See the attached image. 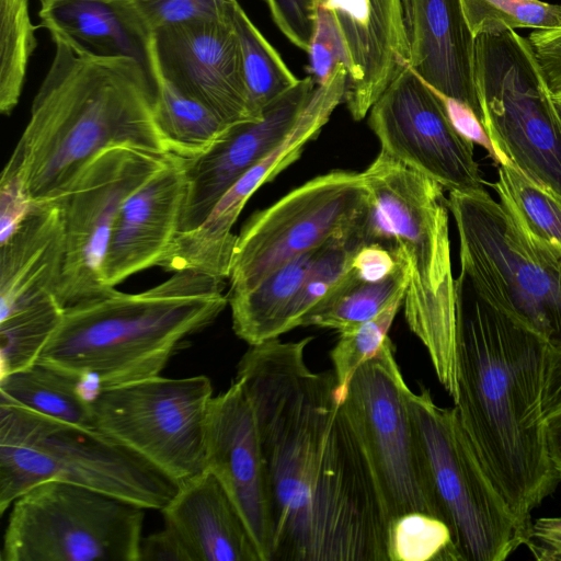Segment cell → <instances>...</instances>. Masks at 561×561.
Here are the masks:
<instances>
[{
	"instance_id": "obj_20",
	"label": "cell",
	"mask_w": 561,
	"mask_h": 561,
	"mask_svg": "<svg viewBox=\"0 0 561 561\" xmlns=\"http://www.w3.org/2000/svg\"><path fill=\"white\" fill-rule=\"evenodd\" d=\"M185 195L183 158L171 156L125 199L115 219L104 261L103 277L108 288L159 265L180 232Z\"/></svg>"
},
{
	"instance_id": "obj_31",
	"label": "cell",
	"mask_w": 561,
	"mask_h": 561,
	"mask_svg": "<svg viewBox=\"0 0 561 561\" xmlns=\"http://www.w3.org/2000/svg\"><path fill=\"white\" fill-rule=\"evenodd\" d=\"M365 220L350 233L333 238L317 250L299 291L279 320L277 337L300 327L304 318L348 277L353 255L366 243Z\"/></svg>"
},
{
	"instance_id": "obj_4",
	"label": "cell",
	"mask_w": 561,
	"mask_h": 561,
	"mask_svg": "<svg viewBox=\"0 0 561 561\" xmlns=\"http://www.w3.org/2000/svg\"><path fill=\"white\" fill-rule=\"evenodd\" d=\"M226 279L175 272L140 293L112 290L65 307L37 363L106 388L159 376L228 305Z\"/></svg>"
},
{
	"instance_id": "obj_44",
	"label": "cell",
	"mask_w": 561,
	"mask_h": 561,
	"mask_svg": "<svg viewBox=\"0 0 561 561\" xmlns=\"http://www.w3.org/2000/svg\"><path fill=\"white\" fill-rule=\"evenodd\" d=\"M539 561H561V516L533 520L525 543Z\"/></svg>"
},
{
	"instance_id": "obj_46",
	"label": "cell",
	"mask_w": 561,
	"mask_h": 561,
	"mask_svg": "<svg viewBox=\"0 0 561 561\" xmlns=\"http://www.w3.org/2000/svg\"><path fill=\"white\" fill-rule=\"evenodd\" d=\"M542 404L546 419L561 412V348L550 346L545 373Z\"/></svg>"
},
{
	"instance_id": "obj_8",
	"label": "cell",
	"mask_w": 561,
	"mask_h": 561,
	"mask_svg": "<svg viewBox=\"0 0 561 561\" xmlns=\"http://www.w3.org/2000/svg\"><path fill=\"white\" fill-rule=\"evenodd\" d=\"M407 404L456 561L507 559L526 543L530 526L501 494L455 408L436 404L425 386L417 393L409 389Z\"/></svg>"
},
{
	"instance_id": "obj_37",
	"label": "cell",
	"mask_w": 561,
	"mask_h": 561,
	"mask_svg": "<svg viewBox=\"0 0 561 561\" xmlns=\"http://www.w3.org/2000/svg\"><path fill=\"white\" fill-rule=\"evenodd\" d=\"M390 561H456L448 526L422 512L400 516L391 526Z\"/></svg>"
},
{
	"instance_id": "obj_39",
	"label": "cell",
	"mask_w": 561,
	"mask_h": 561,
	"mask_svg": "<svg viewBox=\"0 0 561 561\" xmlns=\"http://www.w3.org/2000/svg\"><path fill=\"white\" fill-rule=\"evenodd\" d=\"M309 72L316 84L331 77L339 64L346 67L347 55L337 25L329 11L316 5L313 34L307 51Z\"/></svg>"
},
{
	"instance_id": "obj_32",
	"label": "cell",
	"mask_w": 561,
	"mask_h": 561,
	"mask_svg": "<svg viewBox=\"0 0 561 561\" xmlns=\"http://www.w3.org/2000/svg\"><path fill=\"white\" fill-rule=\"evenodd\" d=\"M491 187L513 219L533 234L561 245V195L511 163L499 164Z\"/></svg>"
},
{
	"instance_id": "obj_21",
	"label": "cell",
	"mask_w": 561,
	"mask_h": 561,
	"mask_svg": "<svg viewBox=\"0 0 561 561\" xmlns=\"http://www.w3.org/2000/svg\"><path fill=\"white\" fill-rule=\"evenodd\" d=\"M409 67L431 88L472 108L481 121L474 83L476 38L460 0H401Z\"/></svg>"
},
{
	"instance_id": "obj_47",
	"label": "cell",
	"mask_w": 561,
	"mask_h": 561,
	"mask_svg": "<svg viewBox=\"0 0 561 561\" xmlns=\"http://www.w3.org/2000/svg\"><path fill=\"white\" fill-rule=\"evenodd\" d=\"M547 443L551 462L561 480V412L547 419Z\"/></svg>"
},
{
	"instance_id": "obj_42",
	"label": "cell",
	"mask_w": 561,
	"mask_h": 561,
	"mask_svg": "<svg viewBox=\"0 0 561 561\" xmlns=\"http://www.w3.org/2000/svg\"><path fill=\"white\" fill-rule=\"evenodd\" d=\"M430 87V85H428ZM431 88V87H430ZM440 100L446 114L455 129L473 145L482 147L497 162L493 145L479 117L467 104L447 96L431 88Z\"/></svg>"
},
{
	"instance_id": "obj_13",
	"label": "cell",
	"mask_w": 561,
	"mask_h": 561,
	"mask_svg": "<svg viewBox=\"0 0 561 561\" xmlns=\"http://www.w3.org/2000/svg\"><path fill=\"white\" fill-rule=\"evenodd\" d=\"M409 389L388 336L378 353L357 368L343 401L367 454L391 526L411 512L442 519L409 413Z\"/></svg>"
},
{
	"instance_id": "obj_2",
	"label": "cell",
	"mask_w": 561,
	"mask_h": 561,
	"mask_svg": "<svg viewBox=\"0 0 561 561\" xmlns=\"http://www.w3.org/2000/svg\"><path fill=\"white\" fill-rule=\"evenodd\" d=\"M459 422L512 511L531 513L560 480L549 455L543 382L550 344L456 278Z\"/></svg>"
},
{
	"instance_id": "obj_23",
	"label": "cell",
	"mask_w": 561,
	"mask_h": 561,
	"mask_svg": "<svg viewBox=\"0 0 561 561\" xmlns=\"http://www.w3.org/2000/svg\"><path fill=\"white\" fill-rule=\"evenodd\" d=\"M161 512L190 561H263L239 510L208 470L181 483Z\"/></svg>"
},
{
	"instance_id": "obj_38",
	"label": "cell",
	"mask_w": 561,
	"mask_h": 561,
	"mask_svg": "<svg viewBox=\"0 0 561 561\" xmlns=\"http://www.w3.org/2000/svg\"><path fill=\"white\" fill-rule=\"evenodd\" d=\"M141 26L154 31L213 20L230 13L238 0H125Z\"/></svg>"
},
{
	"instance_id": "obj_7",
	"label": "cell",
	"mask_w": 561,
	"mask_h": 561,
	"mask_svg": "<svg viewBox=\"0 0 561 561\" xmlns=\"http://www.w3.org/2000/svg\"><path fill=\"white\" fill-rule=\"evenodd\" d=\"M460 274L486 301L561 348V245L517 224L486 190L449 192Z\"/></svg>"
},
{
	"instance_id": "obj_9",
	"label": "cell",
	"mask_w": 561,
	"mask_h": 561,
	"mask_svg": "<svg viewBox=\"0 0 561 561\" xmlns=\"http://www.w3.org/2000/svg\"><path fill=\"white\" fill-rule=\"evenodd\" d=\"M474 83L497 163L561 195V125L528 37L516 31L476 37Z\"/></svg>"
},
{
	"instance_id": "obj_12",
	"label": "cell",
	"mask_w": 561,
	"mask_h": 561,
	"mask_svg": "<svg viewBox=\"0 0 561 561\" xmlns=\"http://www.w3.org/2000/svg\"><path fill=\"white\" fill-rule=\"evenodd\" d=\"M368 207L362 173L334 170L254 213L237 234L227 295L248 291L287 261L350 233Z\"/></svg>"
},
{
	"instance_id": "obj_14",
	"label": "cell",
	"mask_w": 561,
	"mask_h": 561,
	"mask_svg": "<svg viewBox=\"0 0 561 561\" xmlns=\"http://www.w3.org/2000/svg\"><path fill=\"white\" fill-rule=\"evenodd\" d=\"M172 154L112 147L82 171L65 206L66 257L58 299L64 307L103 295V267L112 229L125 199Z\"/></svg>"
},
{
	"instance_id": "obj_29",
	"label": "cell",
	"mask_w": 561,
	"mask_h": 561,
	"mask_svg": "<svg viewBox=\"0 0 561 561\" xmlns=\"http://www.w3.org/2000/svg\"><path fill=\"white\" fill-rule=\"evenodd\" d=\"M405 289L404 265L378 282L363 280L352 268L348 277L304 318L300 327L316 325L340 333L352 330L377 317Z\"/></svg>"
},
{
	"instance_id": "obj_35",
	"label": "cell",
	"mask_w": 561,
	"mask_h": 561,
	"mask_svg": "<svg viewBox=\"0 0 561 561\" xmlns=\"http://www.w3.org/2000/svg\"><path fill=\"white\" fill-rule=\"evenodd\" d=\"M471 34L497 35L507 31H545L561 25V5L542 0H460Z\"/></svg>"
},
{
	"instance_id": "obj_6",
	"label": "cell",
	"mask_w": 561,
	"mask_h": 561,
	"mask_svg": "<svg viewBox=\"0 0 561 561\" xmlns=\"http://www.w3.org/2000/svg\"><path fill=\"white\" fill-rule=\"evenodd\" d=\"M100 491L162 511L180 483L102 433L0 402V513L45 481Z\"/></svg>"
},
{
	"instance_id": "obj_28",
	"label": "cell",
	"mask_w": 561,
	"mask_h": 561,
	"mask_svg": "<svg viewBox=\"0 0 561 561\" xmlns=\"http://www.w3.org/2000/svg\"><path fill=\"white\" fill-rule=\"evenodd\" d=\"M156 119L168 151L194 159L208 151L231 126L202 102L154 75Z\"/></svg>"
},
{
	"instance_id": "obj_22",
	"label": "cell",
	"mask_w": 561,
	"mask_h": 561,
	"mask_svg": "<svg viewBox=\"0 0 561 561\" xmlns=\"http://www.w3.org/2000/svg\"><path fill=\"white\" fill-rule=\"evenodd\" d=\"M65 257L62 199L32 204L13 232L0 242V318L58 298Z\"/></svg>"
},
{
	"instance_id": "obj_17",
	"label": "cell",
	"mask_w": 561,
	"mask_h": 561,
	"mask_svg": "<svg viewBox=\"0 0 561 561\" xmlns=\"http://www.w3.org/2000/svg\"><path fill=\"white\" fill-rule=\"evenodd\" d=\"M316 85L310 76L299 79L264 110L261 119L231 125L204 154L183 159L186 195L180 232L198 227L220 197L286 138Z\"/></svg>"
},
{
	"instance_id": "obj_18",
	"label": "cell",
	"mask_w": 561,
	"mask_h": 561,
	"mask_svg": "<svg viewBox=\"0 0 561 561\" xmlns=\"http://www.w3.org/2000/svg\"><path fill=\"white\" fill-rule=\"evenodd\" d=\"M206 470L222 484L270 561L271 519L265 462L252 402L241 379L213 398L206 430Z\"/></svg>"
},
{
	"instance_id": "obj_24",
	"label": "cell",
	"mask_w": 561,
	"mask_h": 561,
	"mask_svg": "<svg viewBox=\"0 0 561 561\" xmlns=\"http://www.w3.org/2000/svg\"><path fill=\"white\" fill-rule=\"evenodd\" d=\"M39 26L54 43L79 56L137 60L154 80L151 35L125 0H39Z\"/></svg>"
},
{
	"instance_id": "obj_10",
	"label": "cell",
	"mask_w": 561,
	"mask_h": 561,
	"mask_svg": "<svg viewBox=\"0 0 561 561\" xmlns=\"http://www.w3.org/2000/svg\"><path fill=\"white\" fill-rule=\"evenodd\" d=\"M142 506L49 480L13 503L2 561H139Z\"/></svg>"
},
{
	"instance_id": "obj_41",
	"label": "cell",
	"mask_w": 561,
	"mask_h": 561,
	"mask_svg": "<svg viewBox=\"0 0 561 561\" xmlns=\"http://www.w3.org/2000/svg\"><path fill=\"white\" fill-rule=\"evenodd\" d=\"M404 264L397 251L379 242L365 243L353 255L351 267L366 282L381 280Z\"/></svg>"
},
{
	"instance_id": "obj_43",
	"label": "cell",
	"mask_w": 561,
	"mask_h": 561,
	"mask_svg": "<svg viewBox=\"0 0 561 561\" xmlns=\"http://www.w3.org/2000/svg\"><path fill=\"white\" fill-rule=\"evenodd\" d=\"M528 39L545 72L551 91L561 90V25L533 31Z\"/></svg>"
},
{
	"instance_id": "obj_33",
	"label": "cell",
	"mask_w": 561,
	"mask_h": 561,
	"mask_svg": "<svg viewBox=\"0 0 561 561\" xmlns=\"http://www.w3.org/2000/svg\"><path fill=\"white\" fill-rule=\"evenodd\" d=\"M64 310L58 298L53 297L0 318V377L36 363Z\"/></svg>"
},
{
	"instance_id": "obj_34",
	"label": "cell",
	"mask_w": 561,
	"mask_h": 561,
	"mask_svg": "<svg viewBox=\"0 0 561 561\" xmlns=\"http://www.w3.org/2000/svg\"><path fill=\"white\" fill-rule=\"evenodd\" d=\"M36 26L28 0H0V112L11 115L20 101L30 57L36 48Z\"/></svg>"
},
{
	"instance_id": "obj_1",
	"label": "cell",
	"mask_w": 561,
	"mask_h": 561,
	"mask_svg": "<svg viewBox=\"0 0 561 561\" xmlns=\"http://www.w3.org/2000/svg\"><path fill=\"white\" fill-rule=\"evenodd\" d=\"M312 340L250 345L237 367L265 462L270 561H390L377 480L334 370L306 363Z\"/></svg>"
},
{
	"instance_id": "obj_48",
	"label": "cell",
	"mask_w": 561,
	"mask_h": 561,
	"mask_svg": "<svg viewBox=\"0 0 561 561\" xmlns=\"http://www.w3.org/2000/svg\"><path fill=\"white\" fill-rule=\"evenodd\" d=\"M552 103L554 106V111L557 114V117L559 119V123L561 125V90L560 91H552L551 93Z\"/></svg>"
},
{
	"instance_id": "obj_27",
	"label": "cell",
	"mask_w": 561,
	"mask_h": 561,
	"mask_svg": "<svg viewBox=\"0 0 561 561\" xmlns=\"http://www.w3.org/2000/svg\"><path fill=\"white\" fill-rule=\"evenodd\" d=\"M318 249L287 261L254 288L228 295L232 328L241 340L255 345L277 337L279 320L299 291Z\"/></svg>"
},
{
	"instance_id": "obj_15",
	"label": "cell",
	"mask_w": 561,
	"mask_h": 561,
	"mask_svg": "<svg viewBox=\"0 0 561 561\" xmlns=\"http://www.w3.org/2000/svg\"><path fill=\"white\" fill-rule=\"evenodd\" d=\"M368 125L380 142V150L436 181L444 190H485L473 144L455 129L438 96L409 66L374 103Z\"/></svg>"
},
{
	"instance_id": "obj_3",
	"label": "cell",
	"mask_w": 561,
	"mask_h": 561,
	"mask_svg": "<svg viewBox=\"0 0 561 561\" xmlns=\"http://www.w3.org/2000/svg\"><path fill=\"white\" fill-rule=\"evenodd\" d=\"M51 64L7 164L32 204L58 201L102 151L170 154L156 119V81L130 58H92L55 43Z\"/></svg>"
},
{
	"instance_id": "obj_45",
	"label": "cell",
	"mask_w": 561,
	"mask_h": 561,
	"mask_svg": "<svg viewBox=\"0 0 561 561\" xmlns=\"http://www.w3.org/2000/svg\"><path fill=\"white\" fill-rule=\"evenodd\" d=\"M151 560L190 561V558L176 534L165 526L163 530L141 540L139 561Z\"/></svg>"
},
{
	"instance_id": "obj_40",
	"label": "cell",
	"mask_w": 561,
	"mask_h": 561,
	"mask_svg": "<svg viewBox=\"0 0 561 561\" xmlns=\"http://www.w3.org/2000/svg\"><path fill=\"white\" fill-rule=\"evenodd\" d=\"M274 24L296 47L308 51L314 28V0H264Z\"/></svg>"
},
{
	"instance_id": "obj_19",
	"label": "cell",
	"mask_w": 561,
	"mask_h": 561,
	"mask_svg": "<svg viewBox=\"0 0 561 561\" xmlns=\"http://www.w3.org/2000/svg\"><path fill=\"white\" fill-rule=\"evenodd\" d=\"M331 13L347 55L346 107L355 121L409 66L401 0H314Z\"/></svg>"
},
{
	"instance_id": "obj_36",
	"label": "cell",
	"mask_w": 561,
	"mask_h": 561,
	"mask_svg": "<svg viewBox=\"0 0 561 561\" xmlns=\"http://www.w3.org/2000/svg\"><path fill=\"white\" fill-rule=\"evenodd\" d=\"M404 296L397 297L374 319L340 333V337L330 353L336 377V396L345 400L348 385L357 368L375 356L382 346L396 314L403 306Z\"/></svg>"
},
{
	"instance_id": "obj_25",
	"label": "cell",
	"mask_w": 561,
	"mask_h": 561,
	"mask_svg": "<svg viewBox=\"0 0 561 561\" xmlns=\"http://www.w3.org/2000/svg\"><path fill=\"white\" fill-rule=\"evenodd\" d=\"M347 80L345 65L339 64L328 81L316 85L311 99L286 138L216 203L209 214V222L214 229L224 233L232 231L241 210L254 192L299 159L306 144L320 134L337 105L344 102Z\"/></svg>"
},
{
	"instance_id": "obj_26",
	"label": "cell",
	"mask_w": 561,
	"mask_h": 561,
	"mask_svg": "<svg viewBox=\"0 0 561 561\" xmlns=\"http://www.w3.org/2000/svg\"><path fill=\"white\" fill-rule=\"evenodd\" d=\"M82 383L70 374L36 362L0 377V402L65 423L96 428L91 398L84 396Z\"/></svg>"
},
{
	"instance_id": "obj_11",
	"label": "cell",
	"mask_w": 561,
	"mask_h": 561,
	"mask_svg": "<svg viewBox=\"0 0 561 561\" xmlns=\"http://www.w3.org/2000/svg\"><path fill=\"white\" fill-rule=\"evenodd\" d=\"M213 386L206 376L96 388L95 427L129 447L180 484L206 470V430Z\"/></svg>"
},
{
	"instance_id": "obj_5",
	"label": "cell",
	"mask_w": 561,
	"mask_h": 561,
	"mask_svg": "<svg viewBox=\"0 0 561 561\" xmlns=\"http://www.w3.org/2000/svg\"><path fill=\"white\" fill-rule=\"evenodd\" d=\"M369 192L367 243L394 249L407 270L404 317L437 379L457 399V307L444 187L380 150L362 172Z\"/></svg>"
},
{
	"instance_id": "obj_16",
	"label": "cell",
	"mask_w": 561,
	"mask_h": 561,
	"mask_svg": "<svg viewBox=\"0 0 561 561\" xmlns=\"http://www.w3.org/2000/svg\"><path fill=\"white\" fill-rule=\"evenodd\" d=\"M234 10L217 19L157 30L150 38L153 75L202 102L229 125L254 121Z\"/></svg>"
},
{
	"instance_id": "obj_30",
	"label": "cell",
	"mask_w": 561,
	"mask_h": 561,
	"mask_svg": "<svg viewBox=\"0 0 561 561\" xmlns=\"http://www.w3.org/2000/svg\"><path fill=\"white\" fill-rule=\"evenodd\" d=\"M233 21L241 49L249 110L253 119L259 121L264 110L299 79L253 24L240 3L236 7Z\"/></svg>"
}]
</instances>
